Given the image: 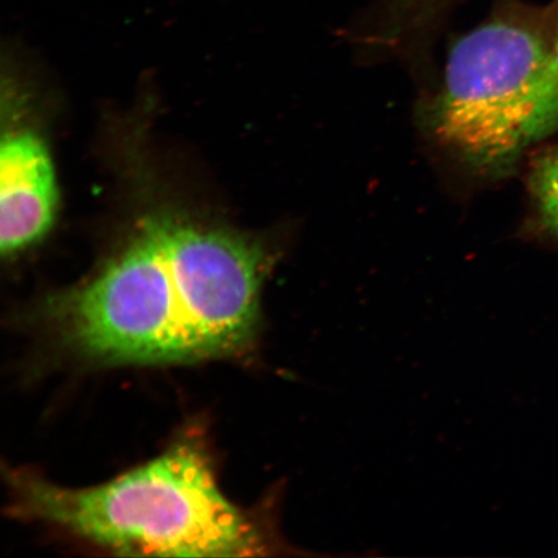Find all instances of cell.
Instances as JSON below:
<instances>
[{
	"mask_svg": "<svg viewBox=\"0 0 558 558\" xmlns=\"http://www.w3.org/2000/svg\"><path fill=\"white\" fill-rule=\"evenodd\" d=\"M58 206L47 146L29 131L11 132L0 148V248L13 255L51 229Z\"/></svg>",
	"mask_w": 558,
	"mask_h": 558,
	"instance_id": "obj_4",
	"label": "cell"
},
{
	"mask_svg": "<svg viewBox=\"0 0 558 558\" xmlns=\"http://www.w3.org/2000/svg\"><path fill=\"white\" fill-rule=\"evenodd\" d=\"M558 2H508L451 47L427 113L437 142L478 177H501L527 148L533 95L553 54Z\"/></svg>",
	"mask_w": 558,
	"mask_h": 558,
	"instance_id": "obj_3",
	"label": "cell"
},
{
	"mask_svg": "<svg viewBox=\"0 0 558 558\" xmlns=\"http://www.w3.org/2000/svg\"><path fill=\"white\" fill-rule=\"evenodd\" d=\"M13 507L124 556L254 557L268 554L257 523L221 493L197 442L109 483L68 488L31 473L11 476Z\"/></svg>",
	"mask_w": 558,
	"mask_h": 558,
	"instance_id": "obj_2",
	"label": "cell"
},
{
	"mask_svg": "<svg viewBox=\"0 0 558 558\" xmlns=\"http://www.w3.org/2000/svg\"><path fill=\"white\" fill-rule=\"evenodd\" d=\"M536 219L544 233L558 242V145L536 156L529 173Z\"/></svg>",
	"mask_w": 558,
	"mask_h": 558,
	"instance_id": "obj_5",
	"label": "cell"
},
{
	"mask_svg": "<svg viewBox=\"0 0 558 558\" xmlns=\"http://www.w3.org/2000/svg\"><path fill=\"white\" fill-rule=\"evenodd\" d=\"M446 0H390L389 34L403 35L427 26Z\"/></svg>",
	"mask_w": 558,
	"mask_h": 558,
	"instance_id": "obj_6",
	"label": "cell"
},
{
	"mask_svg": "<svg viewBox=\"0 0 558 558\" xmlns=\"http://www.w3.org/2000/svg\"><path fill=\"white\" fill-rule=\"evenodd\" d=\"M268 262L259 243L162 216L94 279L48 300L46 313L65 344L101 364L233 357L259 332Z\"/></svg>",
	"mask_w": 558,
	"mask_h": 558,
	"instance_id": "obj_1",
	"label": "cell"
},
{
	"mask_svg": "<svg viewBox=\"0 0 558 558\" xmlns=\"http://www.w3.org/2000/svg\"><path fill=\"white\" fill-rule=\"evenodd\" d=\"M554 59H555L556 65L558 66V31H557V37H556V44H555V50H554Z\"/></svg>",
	"mask_w": 558,
	"mask_h": 558,
	"instance_id": "obj_7",
	"label": "cell"
}]
</instances>
